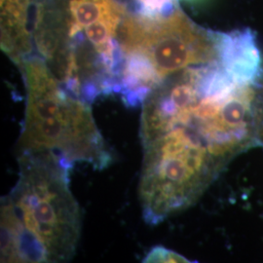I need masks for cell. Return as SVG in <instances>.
I'll list each match as a JSON object with an SVG mask.
<instances>
[{
  "label": "cell",
  "instance_id": "1",
  "mask_svg": "<svg viewBox=\"0 0 263 263\" xmlns=\"http://www.w3.org/2000/svg\"><path fill=\"white\" fill-rule=\"evenodd\" d=\"M19 179L1 199V262L70 260L81 210L69 186L71 163L47 151L19 152Z\"/></svg>",
  "mask_w": 263,
  "mask_h": 263
},
{
  "label": "cell",
  "instance_id": "2",
  "mask_svg": "<svg viewBox=\"0 0 263 263\" xmlns=\"http://www.w3.org/2000/svg\"><path fill=\"white\" fill-rule=\"evenodd\" d=\"M116 41L124 60L118 95L129 107L141 106L170 76L218 59L216 33L199 28L177 8L154 17L126 14Z\"/></svg>",
  "mask_w": 263,
  "mask_h": 263
},
{
  "label": "cell",
  "instance_id": "3",
  "mask_svg": "<svg viewBox=\"0 0 263 263\" xmlns=\"http://www.w3.org/2000/svg\"><path fill=\"white\" fill-rule=\"evenodd\" d=\"M27 91L19 152L47 151L74 163L104 170L113 162L89 103L67 92L39 57L21 62Z\"/></svg>",
  "mask_w": 263,
  "mask_h": 263
},
{
  "label": "cell",
  "instance_id": "4",
  "mask_svg": "<svg viewBox=\"0 0 263 263\" xmlns=\"http://www.w3.org/2000/svg\"><path fill=\"white\" fill-rule=\"evenodd\" d=\"M216 39L219 61L235 81L251 85L262 79V54L252 30L216 33Z\"/></svg>",
  "mask_w": 263,
  "mask_h": 263
},
{
  "label": "cell",
  "instance_id": "5",
  "mask_svg": "<svg viewBox=\"0 0 263 263\" xmlns=\"http://www.w3.org/2000/svg\"><path fill=\"white\" fill-rule=\"evenodd\" d=\"M28 6L29 0H1V48L17 65L32 52Z\"/></svg>",
  "mask_w": 263,
  "mask_h": 263
},
{
  "label": "cell",
  "instance_id": "6",
  "mask_svg": "<svg viewBox=\"0 0 263 263\" xmlns=\"http://www.w3.org/2000/svg\"><path fill=\"white\" fill-rule=\"evenodd\" d=\"M125 9L115 0H69L66 11L67 47L70 39L82 29L116 12Z\"/></svg>",
  "mask_w": 263,
  "mask_h": 263
},
{
  "label": "cell",
  "instance_id": "7",
  "mask_svg": "<svg viewBox=\"0 0 263 263\" xmlns=\"http://www.w3.org/2000/svg\"><path fill=\"white\" fill-rule=\"evenodd\" d=\"M144 16H160L176 9V0H136Z\"/></svg>",
  "mask_w": 263,
  "mask_h": 263
},
{
  "label": "cell",
  "instance_id": "8",
  "mask_svg": "<svg viewBox=\"0 0 263 263\" xmlns=\"http://www.w3.org/2000/svg\"><path fill=\"white\" fill-rule=\"evenodd\" d=\"M143 262H190L182 255L163 247H155L143 258Z\"/></svg>",
  "mask_w": 263,
  "mask_h": 263
},
{
  "label": "cell",
  "instance_id": "9",
  "mask_svg": "<svg viewBox=\"0 0 263 263\" xmlns=\"http://www.w3.org/2000/svg\"><path fill=\"white\" fill-rule=\"evenodd\" d=\"M186 1H190V2H197V1H201V0H186Z\"/></svg>",
  "mask_w": 263,
  "mask_h": 263
}]
</instances>
